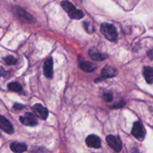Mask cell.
Returning <instances> with one entry per match:
<instances>
[{
    "label": "cell",
    "instance_id": "obj_9",
    "mask_svg": "<svg viewBox=\"0 0 153 153\" xmlns=\"http://www.w3.org/2000/svg\"><path fill=\"white\" fill-rule=\"evenodd\" d=\"M118 71L116 68L111 67V66L107 65L103 68L102 71V79H110V78L114 77L117 75Z\"/></svg>",
    "mask_w": 153,
    "mask_h": 153
},
{
    "label": "cell",
    "instance_id": "obj_21",
    "mask_svg": "<svg viewBox=\"0 0 153 153\" xmlns=\"http://www.w3.org/2000/svg\"><path fill=\"white\" fill-rule=\"evenodd\" d=\"M6 71L2 68V67H0V77L1 76H4L6 75Z\"/></svg>",
    "mask_w": 153,
    "mask_h": 153
},
{
    "label": "cell",
    "instance_id": "obj_22",
    "mask_svg": "<svg viewBox=\"0 0 153 153\" xmlns=\"http://www.w3.org/2000/svg\"><path fill=\"white\" fill-rule=\"evenodd\" d=\"M125 105V103L123 102H121V104H119V105H116L113 106V108H120L121 107H123V106Z\"/></svg>",
    "mask_w": 153,
    "mask_h": 153
},
{
    "label": "cell",
    "instance_id": "obj_17",
    "mask_svg": "<svg viewBox=\"0 0 153 153\" xmlns=\"http://www.w3.org/2000/svg\"><path fill=\"white\" fill-rule=\"evenodd\" d=\"M4 61L8 65H13V64H15L16 63V59L13 56L9 55V56H7L6 58H4Z\"/></svg>",
    "mask_w": 153,
    "mask_h": 153
},
{
    "label": "cell",
    "instance_id": "obj_3",
    "mask_svg": "<svg viewBox=\"0 0 153 153\" xmlns=\"http://www.w3.org/2000/svg\"><path fill=\"white\" fill-rule=\"evenodd\" d=\"M108 144L111 148L114 149L115 152H119L122 149V142L119 137H115L114 135H108L106 137Z\"/></svg>",
    "mask_w": 153,
    "mask_h": 153
},
{
    "label": "cell",
    "instance_id": "obj_20",
    "mask_svg": "<svg viewBox=\"0 0 153 153\" xmlns=\"http://www.w3.org/2000/svg\"><path fill=\"white\" fill-rule=\"evenodd\" d=\"M24 108V106L22 105H19V104H15L13 105V108L16 109V110H21Z\"/></svg>",
    "mask_w": 153,
    "mask_h": 153
},
{
    "label": "cell",
    "instance_id": "obj_2",
    "mask_svg": "<svg viewBox=\"0 0 153 153\" xmlns=\"http://www.w3.org/2000/svg\"><path fill=\"white\" fill-rule=\"evenodd\" d=\"M61 6L63 9L67 11L69 16L72 19H80L84 17V13L81 10H78L75 7V6L71 2L67 1H64L61 2Z\"/></svg>",
    "mask_w": 153,
    "mask_h": 153
},
{
    "label": "cell",
    "instance_id": "obj_16",
    "mask_svg": "<svg viewBox=\"0 0 153 153\" xmlns=\"http://www.w3.org/2000/svg\"><path fill=\"white\" fill-rule=\"evenodd\" d=\"M8 89L10 91H13V92H20L22 91V88L19 83L17 82H12V83H10L7 86Z\"/></svg>",
    "mask_w": 153,
    "mask_h": 153
},
{
    "label": "cell",
    "instance_id": "obj_8",
    "mask_svg": "<svg viewBox=\"0 0 153 153\" xmlns=\"http://www.w3.org/2000/svg\"><path fill=\"white\" fill-rule=\"evenodd\" d=\"M43 73L46 77L51 79L53 76V60L49 58L45 61L43 64Z\"/></svg>",
    "mask_w": 153,
    "mask_h": 153
},
{
    "label": "cell",
    "instance_id": "obj_5",
    "mask_svg": "<svg viewBox=\"0 0 153 153\" xmlns=\"http://www.w3.org/2000/svg\"><path fill=\"white\" fill-rule=\"evenodd\" d=\"M19 120L23 125L28 126H34L37 124V118L31 113H26L24 116L20 117Z\"/></svg>",
    "mask_w": 153,
    "mask_h": 153
},
{
    "label": "cell",
    "instance_id": "obj_14",
    "mask_svg": "<svg viewBox=\"0 0 153 153\" xmlns=\"http://www.w3.org/2000/svg\"><path fill=\"white\" fill-rule=\"evenodd\" d=\"M143 76L148 84H153V67H145L143 68Z\"/></svg>",
    "mask_w": 153,
    "mask_h": 153
},
{
    "label": "cell",
    "instance_id": "obj_11",
    "mask_svg": "<svg viewBox=\"0 0 153 153\" xmlns=\"http://www.w3.org/2000/svg\"><path fill=\"white\" fill-rule=\"evenodd\" d=\"M89 56L94 61H104L105 58H108V55L105 53H101V52H98L95 49H91L89 50Z\"/></svg>",
    "mask_w": 153,
    "mask_h": 153
},
{
    "label": "cell",
    "instance_id": "obj_19",
    "mask_svg": "<svg viewBox=\"0 0 153 153\" xmlns=\"http://www.w3.org/2000/svg\"><path fill=\"white\" fill-rule=\"evenodd\" d=\"M103 100H105V102H111L113 100V96L110 93H105L103 95Z\"/></svg>",
    "mask_w": 153,
    "mask_h": 153
},
{
    "label": "cell",
    "instance_id": "obj_12",
    "mask_svg": "<svg viewBox=\"0 0 153 153\" xmlns=\"http://www.w3.org/2000/svg\"><path fill=\"white\" fill-rule=\"evenodd\" d=\"M79 67H80V68L82 70L87 72V73L93 72L97 68L95 64H92V63L89 62V61H85L83 60L80 61V62H79Z\"/></svg>",
    "mask_w": 153,
    "mask_h": 153
},
{
    "label": "cell",
    "instance_id": "obj_23",
    "mask_svg": "<svg viewBox=\"0 0 153 153\" xmlns=\"http://www.w3.org/2000/svg\"><path fill=\"white\" fill-rule=\"evenodd\" d=\"M0 136H1V134H0Z\"/></svg>",
    "mask_w": 153,
    "mask_h": 153
},
{
    "label": "cell",
    "instance_id": "obj_7",
    "mask_svg": "<svg viewBox=\"0 0 153 153\" xmlns=\"http://www.w3.org/2000/svg\"><path fill=\"white\" fill-rule=\"evenodd\" d=\"M85 141H86L87 146L89 147L98 149L101 146V140L98 136L94 135V134H91V135L88 136Z\"/></svg>",
    "mask_w": 153,
    "mask_h": 153
},
{
    "label": "cell",
    "instance_id": "obj_6",
    "mask_svg": "<svg viewBox=\"0 0 153 153\" xmlns=\"http://www.w3.org/2000/svg\"><path fill=\"white\" fill-rule=\"evenodd\" d=\"M0 128L7 134H13V128L12 124L4 117L0 115Z\"/></svg>",
    "mask_w": 153,
    "mask_h": 153
},
{
    "label": "cell",
    "instance_id": "obj_4",
    "mask_svg": "<svg viewBox=\"0 0 153 153\" xmlns=\"http://www.w3.org/2000/svg\"><path fill=\"white\" fill-rule=\"evenodd\" d=\"M131 134L137 139H143L146 134V130L140 122H135L133 125Z\"/></svg>",
    "mask_w": 153,
    "mask_h": 153
},
{
    "label": "cell",
    "instance_id": "obj_1",
    "mask_svg": "<svg viewBox=\"0 0 153 153\" xmlns=\"http://www.w3.org/2000/svg\"><path fill=\"white\" fill-rule=\"evenodd\" d=\"M100 31L106 39L110 41H116L118 34L114 25L109 23H102L100 26Z\"/></svg>",
    "mask_w": 153,
    "mask_h": 153
},
{
    "label": "cell",
    "instance_id": "obj_15",
    "mask_svg": "<svg viewBox=\"0 0 153 153\" xmlns=\"http://www.w3.org/2000/svg\"><path fill=\"white\" fill-rule=\"evenodd\" d=\"M16 13H17L18 16L22 20L27 21V22H30L32 19V16L29 14V13H26L24 10H22L20 7H16Z\"/></svg>",
    "mask_w": 153,
    "mask_h": 153
},
{
    "label": "cell",
    "instance_id": "obj_10",
    "mask_svg": "<svg viewBox=\"0 0 153 153\" xmlns=\"http://www.w3.org/2000/svg\"><path fill=\"white\" fill-rule=\"evenodd\" d=\"M32 108L33 110L37 113V114L41 119L46 120V118L48 117V114H49V111L46 108H44L40 104H35L34 105H33Z\"/></svg>",
    "mask_w": 153,
    "mask_h": 153
},
{
    "label": "cell",
    "instance_id": "obj_18",
    "mask_svg": "<svg viewBox=\"0 0 153 153\" xmlns=\"http://www.w3.org/2000/svg\"><path fill=\"white\" fill-rule=\"evenodd\" d=\"M84 28H85L86 31L88 33H93L94 31H95L94 27L93 26L90 22H84Z\"/></svg>",
    "mask_w": 153,
    "mask_h": 153
},
{
    "label": "cell",
    "instance_id": "obj_13",
    "mask_svg": "<svg viewBox=\"0 0 153 153\" xmlns=\"http://www.w3.org/2000/svg\"><path fill=\"white\" fill-rule=\"evenodd\" d=\"M10 147V149L15 153H22L27 150V146L25 143H17V142L12 143Z\"/></svg>",
    "mask_w": 153,
    "mask_h": 153
}]
</instances>
